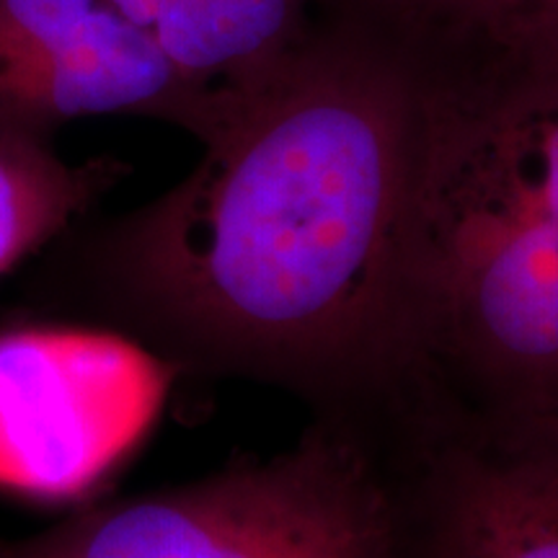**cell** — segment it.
<instances>
[{
    "instance_id": "ba28073f",
    "label": "cell",
    "mask_w": 558,
    "mask_h": 558,
    "mask_svg": "<svg viewBox=\"0 0 558 558\" xmlns=\"http://www.w3.org/2000/svg\"><path fill=\"white\" fill-rule=\"evenodd\" d=\"M437 62L558 60V0H354Z\"/></svg>"
},
{
    "instance_id": "9c48e42d",
    "label": "cell",
    "mask_w": 558,
    "mask_h": 558,
    "mask_svg": "<svg viewBox=\"0 0 558 558\" xmlns=\"http://www.w3.org/2000/svg\"><path fill=\"white\" fill-rule=\"evenodd\" d=\"M128 171L120 158L70 163L52 145L0 137V275L86 218Z\"/></svg>"
},
{
    "instance_id": "7a4b0ae2",
    "label": "cell",
    "mask_w": 558,
    "mask_h": 558,
    "mask_svg": "<svg viewBox=\"0 0 558 558\" xmlns=\"http://www.w3.org/2000/svg\"><path fill=\"white\" fill-rule=\"evenodd\" d=\"M427 62L409 383L465 409L558 414V60Z\"/></svg>"
},
{
    "instance_id": "277c9868",
    "label": "cell",
    "mask_w": 558,
    "mask_h": 558,
    "mask_svg": "<svg viewBox=\"0 0 558 558\" xmlns=\"http://www.w3.org/2000/svg\"><path fill=\"white\" fill-rule=\"evenodd\" d=\"M365 439L401 558H558V414H494L409 388Z\"/></svg>"
},
{
    "instance_id": "6da1fadb",
    "label": "cell",
    "mask_w": 558,
    "mask_h": 558,
    "mask_svg": "<svg viewBox=\"0 0 558 558\" xmlns=\"http://www.w3.org/2000/svg\"><path fill=\"white\" fill-rule=\"evenodd\" d=\"M429 62L344 0L169 192L75 222L26 284L171 375L251 380L365 429L409 383L407 248Z\"/></svg>"
},
{
    "instance_id": "3957f363",
    "label": "cell",
    "mask_w": 558,
    "mask_h": 558,
    "mask_svg": "<svg viewBox=\"0 0 558 558\" xmlns=\"http://www.w3.org/2000/svg\"><path fill=\"white\" fill-rule=\"evenodd\" d=\"M0 558H401L393 501L357 429L316 416L292 448L78 509Z\"/></svg>"
},
{
    "instance_id": "5b68a950",
    "label": "cell",
    "mask_w": 558,
    "mask_h": 558,
    "mask_svg": "<svg viewBox=\"0 0 558 558\" xmlns=\"http://www.w3.org/2000/svg\"><path fill=\"white\" fill-rule=\"evenodd\" d=\"M171 373L90 326L0 333V484L86 494L145 435Z\"/></svg>"
},
{
    "instance_id": "52a82bcc",
    "label": "cell",
    "mask_w": 558,
    "mask_h": 558,
    "mask_svg": "<svg viewBox=\"0 0 558 558\" xmlns=\"http://www.w3.org/2000/svg\"><path fill=\"white\" fill-rule=\"evenodd\" d=\"M226 111L267 88L344 0H114Z\"/></svg>"
},
{
    "instance_id": "8992f818",
    "label": "cell",
    "mask_w": 558,
    "mask_h": 558,
    "mask_svg": "<svg viewBox=\"0 0 558 558\" xmlns=\"http://www.w3.org/2000/svg\"><path fill=\"white\" fill-rule=\"evenodd\" d=\"M107 114L199 143L226 122L114 0H0V137L52 145L62 124Z\"/></svg>"
}]
</instances>
